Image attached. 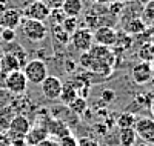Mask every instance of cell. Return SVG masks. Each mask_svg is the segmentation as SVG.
I'll return each instance as SVG.
<instances>
[{"mask_svg": "<svg viewBox=\"0 0 154 146\" xmlns=\"http://www.w3.org/2000/svg\"><path fill=\"white\" fill-rule=\"evenodd\" d=\"M22 32L23 35L32 43H38L48 37V28L43 22L31 20V19H22Z\"/></svg>", "mask_w": 154, "mask_h": 146, "instance_id": "1", "label": "cell"}, {"mask_svg": "<svg viewBox=\"0 0 154 146\" xmlns=\"http://www.w3.org/2000/svg\"><path fill=\"white\" fill-rule=\"evenodd\" d=\"M28 78L23 74L22 69L12 71L9 74L5 75V82H3V88H6L12 96H23L28 89Z\"/></svg>", "mask_w": 154, "mask_h": 146, "instance_id": "2", "label": "cell"}, {"mask_svg": "<svg viewBox=\"0 0 154 146\" xmlns=\"http://www.w3.org/2000/svg\"><path fill=\"white\" fill-rule=\"evenodd\" d=\"M23 74L26 75L28 82L34 83V85H40L43 82V78L48 75V68L46 63L40 59H34L25 63V66L22 68Z\"/></svg>", "mask_w": 154, "mask_h": 146, "instance_id": "3", "label": "cell"}, {"mask_svg": "<svg viewBox=\"0 0 154 146\" xmlns=\"http://www.w3.org/2000/svg\"><path fill=\"white\" fill-rule=\"evenodd\" d=\"M23 19H31V20H38L45 22L51 12V6L45 2V0H31L25 5L22 9Z\"/></svg>", "mask_w": 154, "mask_h": 146, "instance_id": "4", "label": "cell"}, {"mask_svg": "<svg viewBox=\"0 0 154 146\" xmlns=\"http://www.w3.org/2000/svg\"><path fill=\"white\" fill-rule=\"evenodd\" d=\"M31 122H29V118L26 115H23V114H16L14 117L11 118V122H9V126L8 129L5 131L9 140H16V138H25V135L28 134V131L31 128Z\"/></svg>", "mask_w": 154, "mask_h": 146, "instance_id": "5", "label": "cell"}, {"mask_svg": "<svg viewBox=\"0 0 154 146\" xmlns=\"http://www.w3.org/2000/svg\"><path fill=\"white\" fill-rule=\"evenodd\" d=\"M133 128L139 138H142L146 144H154V118L149 117L136 118V123Z\"/></svg>", "mask_w": 154, "mask_h": 146, "instance_id": "6", "label": "cell"}, {"mask_svg": "<svg viewBox=\"0 0 154 146\" xmlns=\"http://www.w3.org/2000/svg\"><path fill=\"white\" fill-rule=\"evenodd\" d=\"M72 46L80 51V52H86L89 51V48L93 46V32L89 28H77L72 34H71V40Z\"/></svg>", "mask_w": 154, "mask_h": 146, "instance_id": "7", "label": "cell"}, {"mask_svg": "<svg viewBox=\"0 0 154 146\" xmlns=\"http://www.w3.org/2000/svg\"><path fill=\"white\" fill-rule=\"evenodd\" d=\"M152 75H154V68L148 62H139L133 66L131 77L137 85H146L148 82H151Z\"/></svg>", "mask_w": 154, "mask_h": 146, "instance_id": "8", "label": "cell"}, {"mask_svg": "<svg viewBox=\"0 0 154 146\" xmlns=\"http://www.w3.org/2000/svg\"><path fill=\"white\" fill-rule=\"evenodd\" d=\"M62 80L56 75H46L43 78V82L40 83L42 86V94L48 99V100H57L62 91Z\"/></svg>", "mask_w": 154, "mask_h": 146, "instance_id": "9", "label": "cell"}, {"mask_svg": "<svg viewBox=\"0 0 154 146\" xmlns=\"http://www.w3.org/2000/svg\"><path fill=\"white\" fill-rule=\"evenodd\" d=\"M93 40L97 43V45H102V46H114L116 45V40H117V31L111 26H99L96 29V32H93Z\"/></svg>", "mask_w": 154, "mask_h": 146, "instance_id": "10", "label": "cell"}, {"mask_svg": "<svg viewBox=\"0 0 154 146\" xmlns=\"http://www.w3.org/2000/svg\"><path fill=\"white\" fill-rule=\"evenodd\" d=\"M22 19H23V12L19 8H6L0 12V23H2V28L16 29L17 26H20Z\"/></svg>", "mask_w": 154, "mask_h": 146, "instance_id": "11", "label": "cell"}, {"mask_svg": "<svg viewBox=\"0 0 154 146\" xmlns=\"http://www.w3.org/2000/svg\"><path fill=\"white\" fill-rule=\"evenodd\" d=\"M46 129H48L49 137H56L57 140L68 135V134H71L69 125L65 123V122H62V120H57V118H54V117H51V120L46 125Z\"/></svg>", "mask_w": 154, "mask_h": 146, "instance_id": "12", "label": "cell"}, {"mask_svg": "<svg viewBox=\"0 0 154 146\" xmlns=\"http://www.w3.org/2000/svg\"><path fill=\"white\" fill-rule=\"evenodd\" d=\"M49 134H48V129L45 126H40V125H34L29 128L28 134L25 135V141H26L29 146H35L37 143H40L42 140L48 138Z\"/></svg>", "mask_w": 154, "mask_h": 146, "instance_id": "13", "label": "cell"}, {"mask_svg": "<svg viewBox=\"0 0 154 146\" xmlns=\"http://www.w3.org/2000/svg\"><path fill=\"white\" fill-rule=\"evenodd\" d=\"M77 88H79V83L75 80H71V82H66V83L62 85V91H60V96H59V100L62 102V105H69L75 97H79Z\"/></svg>", "mask_w": 154, "mask_h": 146, "instance_id": "14", "label": "cell"}, {"mask_svg": "<svg viewBox=\"0 0 154 146\" xmlns=\"http://www.w3.org/2000/svg\"><path fill=\"white\" fill-rule=\"evenodd\" d=\"M60 9L66 17H79L83 11V0H62Z\"/></svg>", "mask_w": 154, "mask_h": 146, "instance_id": "15", "label": "cell"}, {"mask_svg": "<svg viewBox=\"0 0 154 146\" xmlns=\"http://www.w3.org/2000/svg\"><path fill=\"white\" fill-rule=\"evenodd\" d=\"M17 69H22V65L20 62L12 56L9 52H5V54L0 57V72L3 74H9L12 71H17Z\"/></svg>", "mask_w": 154, "mask_h": 146, "instance_id": "16", "label": "cell"}, {"mask_svg": "<svg viewBox=\"0 0 154 146\" xmlns=\"http://www.w3.org/2000/svg\"><path fill=\"white\" fill-rule=\"evenodd\" d=\"M137 141V134L134 128H120L119 129V143L120 146H134Z\"/></svg>", "mask_w": 154, "mask_h": 146, "instance_id": "17", "label": "cell"}, {"mask_svg": "<svg viewBox=\"0 0 154 146\" xmlns=\"http://www.w3.org/2000/svg\"><path fill=\"white\" fill-rule=\"evenodd\" d=\"M5 52H9V54H12L22 65V68L25 66V63H26V51H25L20 45H17L16 42H11L8 43V46L5 48Z\"/></svg>", "mask_w": 154, "mask_h": 146, "instance_id": "18", "label": "cell"}, {"mask_svg": "<svg viewBox=\"0 0 154 146\" xmlns=\"http://www.w3.org/2000/svg\"><path fill=\"white\" fill-rule=\"evenodd\" d=\"M125 31H126V34H130V35L142 34V32L146 31V23L142 19H133V20H130V22L126 23Z\"/></svg>", "mask_w": 154, "mask_h": 146, "instance_id": "19", "label": "cell"}, {"mask_svg": "<svg viewBox=\"0 0 154 146\" xmlns=\"http://www.w3.org/2000/svg\"><path fill=\"white\" fill-rule=\"evenodd\" d=\"M16 115V109L12 108L11 105L8 106H3V108H0V129L6 131L8 126H9V122L11 118Z\"/></svg>", "mask_w": 154, "mask_h": 146, "instance_id": "20", "label": "cell"}, {"mask_svg": "<svg viewBox=\"0 0 154 146\" xmlns=\"http://www.w3.org/2000/svg\"><path fill=\"white\" fill-rule=\"evenodd\" d=\"M68 108L75 114V115H83L85 114V111L88 109V103H86V99H83V97H75L69 105H66Z\"/></svg>", "mask_w": 154, "mask_h": 146, "instance_id": "21", "label": "cell"}, {"mask_svg": "<svg viewBox=\"0 0 154 146\" xmlns=\"http://www.w3.org/2000/svg\"><path fill=\"white\" fill-rule=\"evenodd\" d=\"M136 118H137V117H136L133 112H130V111L122 112V114L119 115V118H117V126H119V129H120V128H133L134 123H136Z\"/></svg>", "mask_w": 154, "mask_h": 146, "instance_id": "22", "label": "cell"}, {"mask_svg": "<svg viewBox=\"0 0 154 146\" xmlns=\"http://www.w3.org/2000/svg\"><path fill=\"white\" fill-rule=\"evenodd\" d=\"M53 35H54V38L57 42H60L62 45H66V43H69V40H71V35L62 28L60 25H54L53 26Z\"/></svg>", "mask_w": 154, "mask_h": 146, "instance_id": "23", "label": "cell"}, {"mask_svg": "<svg viewBox=\"0 0 154 146\" xmlns=\"http://www.w3.org/2000/svg\"><path fill=\"white\" fill-rule=\"evenodd\" d=\"M51 120V112H49V108H38L37 112H35V123L34 125H40V126H45L48 125V122Z\"/></svg>", "mask_w": 154, "mask_h": 146, "instance_id": "24", "label": "cell"}, {"mask_svg": "<svg viewBox=\"0 0 154 146\" xmlns=\"http://www.w3.org/2000/svg\"><path fill=\"white\" fill-rule=\"evenodd\" d=\"M139 57L142 62H148V63H152L154 60V45H145L140 48V52H139Z\"/></svg>", "mask_w": 154, "mask_h": 146, "instance_id": "25", "label": "cell"}, {"mask_svg": "<svg viewBox=\"0 0 154 146\" xmlns=\"http://www.w3.org/2000/svg\"><path fill=\"white\" fill-rule=\"evenodd\" d=\"M60 26L71 35L77 28H79V22H77V17H65V19L62 20Z\"/></svg>", "mask_w": 154, "mask_h": 146, "instance_id": "26", "label": "cell"}, {"mask_svg": "<svg viewBox=\"0 0 154 146\" xmlns=\"http://www.w3.org/2000/svg\"><path fill=\"white\" fill-rule=\"evenodd\" d=\"M65 17L66 16L63 14V11L60 8H51V12H49V16H48V19H51V23H53V25H60L62 20L65 19Z\"/></svg>", "mask_w": 154, "mask_h": 146, "instance_id": "27", "label": "cell"}, {"mask_svg": "<svg viewBox=\"0 0 154 146\" xmlns=\"http://www.w3.org/2000/svg\"><path fill=\"white\" fill-rule=\"evenodd\" d=\"M133 45V38H131V35L130 34H122V35H119L117 34V40H116V45L114 46H119V48H122V49H128Z\"/></svg>", "mask_w": 154, "mask_h": 146, "instance_id": "28", "label": "cell"}, {"mask_svg": "<svg viewBox=\"0 0 154 146\" xmlns=\"http://www.w3.org/2000/svg\"><path fill=\"white\" fill-rule=\"evenodd\" d=\"M143 19L146 22H154V0H148L143 5Z\"/></svg>", "mask_w": 154, "mask_h": 146, "instance_id": "29", "label": "cell"}, {"mask_svg": "<svg viewBox=\"0 0 154 146\" xmlns=\"http://www.w3.org/2000/svg\"><path fill=\"white\" fill-rule=\"evenodd\" d=\"M5 42V43H11V42H16V29H9V28H2L0 31V42Z\"/></svg>", "mask_w": 154, "mask_h": 146, "instance_id": "30", "label": "cell"}, {"mask_svg": "<svg viewBox=\"0 0 154 146\" xmlns=\"http://www.w3.org/2000/svg\"><path fill=\"white\" fill-rule=\"evenodd\" d=\"M12 100H14V96H12L6 88H0V108L11 105Z\"/></svg>", "mask_w": 154, "mask_h": 146, "instance_id": "31", "label": "cell"}, {"mask_svg": "<svg viewBox=\"0 0 154 146\" xmlns=\"http://www.w3.org/2000/svg\"><path fill=\"white\" fill-rule=\"evenodd\" d=\"M57 146H79V140H77L72 134H68L65 137L59 138Z\"/></svg>", "mask_w": 154, "mask_h": 146, "instance_id": "32", "label": "cell"}, {"mask_svg": "<svg viewBox=\"0 0 154 146\" xmlns=\"http://www.w3.org/2000/svg\"><path fill=\"white\" fill-rule=\"evenodd\" d=\"M122 9H123V2L122 0H111V3H109V11L112 12L114 16H119L120 12H122Z\"/></svg>", "mask_w": 154, "mask_h": 146, "instance_id": "33", "label": "cell"}, {"mask_svg": "<svg viewBox=\"0 0 154 146\" xmlns=\"http://www.w3.org/2000/svg\"><path fill=\"white\" fill-rule=\"evenodd\" d=\"M151 100H152V96H149V94H139V96H136V103H139L140 106H146V108H149Z\"/></svg>", "mask_w": 154, "mask_h": 146, "instance_id": "34", "label": "cell"}, {"mask_svg": "<svg viewBox=\"0 0 154 146\" xmlns=\"http://www.w3.org/2000/svg\"><path fill=\"white\" fill-rule=\"evenodd\" d=\"M100 97H102V100H103L105 103H111V102L116 99V94H114V91H112V89L105 88V89H102Z\"/></svg>", "mask_w": 154, "mask_h": 146, "instance_id": "35", "label": "cell"}, {"mask_svg": "<svg viewBox=\"0 0 154 146\" xmlns=\"http://www.w3.org/2000/svg\"><path fill=\"white\" fill-rule=\"evenodd\" d=\"M79 146H100V143L97 140H94V138L85 137V138H80L79 140Z\"/></svg>", "mask_w": 154, "mask_h": 146, "instance_id": "36", "label": "cell"}, {"mask_svg": "<svg viewBox=\"0 0 154 146\" xmlns=\"http://www.w3.org/2000/svg\"><path fill=\"white\" fill-rule=\"evenodd\" d=\"M0 146H11V140L5 131H0Z\"/></svg>", "mask_w": 154, "mask_h": 146, "instance_id": "37", "label": "cell"}, {"mask_svg": "<svg viewBox=\"0 0 154 146\" xmlns=\"http://www.w3.org/2000/svg\"><path fill=\"white\" fill-rule=\"evenodd\" d=\"M35 146H57V141L56 140H53V138H45V140H42L40 143H37Z\"/></svg>", "mask_w": 154, "mask_h": 146, "instance_id": "38", "label": "cell"}, {"mask_svg": "<svg viewBox=\"0 0 154 146\" xmlns=\"http://www.w3.org/2000/svg\"><path fill=\"white\" fill-rule=\"evenodd\" d=\"M65 69H66L68 72H74V71H75V63H74L72 60H66V62H65Z\"/></svg>", "mask_w": 154, "mask_h": 146, "instance_id": "39", "label": "cell"}, {"mask_svg": "<svg viewBox=\"0 0 154 146\" xmlns=\"http://www.w3.org/2000/svg\"><path fill=\"white\" fill-rule=\"evenodd\" d=\"M11 146H29L25 138H16V140H11Z\"/></svg>", "mask_w": 154, "mask_h": 146, "instance_id": "40", "label": "cell"}, {"mask_svg": "<svg viewBox=\"0 0 154 146\" xmlns=\"http://www.w3.org/2000/svg\"><path fill=\"white\" fill-rule=\"evenodd\" d=\"M96 131L100 132L102 135H105L106 132H108V126H103V125H96Z\"/></svg>", "mask_w": 154, "mask_h": 146, "instance_id": "41", "label": "cell"}, {"mask_svg": "<svg viewBox=\"0 0 154 146\" xmlns=\"http://www.w3.org/2000/svg\"><path fill=\"white\" fill-rule=\"evenodd\" d=\"M8 8V0H0V12Z\"/></svg>", "mask_w": 154, "mask_h": 146, "instance_id": "42", "label": "cell"}, {"mask_svg": "<svg viewBox=\"0 0 154 146\" xmlns=\"http://www.w3.org/2000/svg\"><path fill=\"white\" fill-rule=\"evenodd\" d=\"M149 109H151V112L154 114V97H152V100H151V103H149Z\"/></svg>", "mask_w": 154, "mask_h": 146, "instance_id": "43", "label": "cell"}, {"mask_svg": "<svg viewBox=\"0 0 154 146\" xmlns=\"http://www.w3.org/2000/svg\"><path fill=\"white\" fill-rule=\"evenodd\" d=\"M97 2H99V3H109L111 0H97Z\"/></svg>", "mask_w": 154, "mask_h": 146, "instance_id": "44", "label": "cell"}, {"mask_svg": "<svg viewBox=\"0 0 154 146\" xmlns=\"http://www.w3.org/2000/svg\"><path fill=\"white\" fill-rule=\"evenodd\" d=\"M146 2H148V0H140V3H142V5H145Z\"/></svg>", "mask_w": 154, "mask_h": 146, "instance_id": "45", "label": "cell"}, {"mask_svg": "<svg viewBox=\"0 0 154 146\" xmlns=\"http://www.w3.org/2000/svg\"><path fill=\"white\" fill-rule=\"evenodd\" d=\"M22 2H23V3H25V5H26V3H28V2H31V0H22Z\"/></svg>", "mask_w": 154, "mask_h": 146, "instance_id": "46", "label": "cell"}, {"mask_svg": "<svg viewBox=\"0 0 154 146\" xmlns=\"http://www.w3.org/2000/svg\"><path fill=\"white\" fill-rule=\"evenodd\" d=\"M88 2H97V0H88Z\"/></svg>", "mask_w": 154, "mask_h": 146, "instance_id": "47", "label": "cell"}, {"mask_svg": "<svg viewBox=\"0 0 154 146\" xmlns=\"http://www.w3.org/2000/svg\"><path fill=\"white\" fill-rule=\"evenodd\" d=\"M122 2H130V0H122Z\"/></svg>", "mask_w": 154, "mask_h": 146, "instance_id": "48", "label": "cell"}, {"mask_svg": "<svg viewBox=\"0 0 154 146\" xmlns=\"http://www.w3.org/2000/svg\"><path fill=\"white\" fill-rule=\"evenodd\" d=\"M0 51H2V45H0Z\"/></svg>", "mask_w": 154, "mask_h": 146, "instance_id": "49", "label": "cell"}]
</instances>
